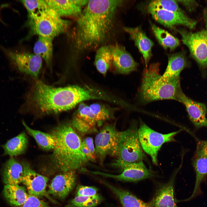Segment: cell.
<instances>
[{"instance_id": "cell-35", "label": "cell", "mask_w": 207, "mask_h": 207, "mask_svg": "<svg viewBox=\"0 0 207 207\" xmlns=\"http://www.w3.org/2000/svg\"><path fill=\"white\" fill-rule=\"evenodd\" d=\"M97 191L94 187L80 185L76 188V196H92L98 194Z\"/></svg>"}, {"instance_id": "cell-22", "label": "cell", "mask_w": 207, "mask_h": 207, "mask_svg": "<svg viewBox=\"0 0 207 207\" xmlns=\"http://www.w3.org/2000/svg\"><path fill=\"white\" fill-rule=\"evenodd\" d=\"M23 168L22 164L13 158L5 163L3 179L6 185H18L22 182Z\"/></svg>"}, {"instance_id": "cell-24", "label": "cell", "mask_w": 207, "mask_h": 207, "mask_svg": "<svg viewBox=\"0 0 207 207\" xmlns=\"http://www.w3.org/2000/svg\"><path fill=\"white\" fill-rule=\"evenodd\" d=\"M3 193L10 204L19 207L24 204L28 195L24 187L18 185H6Z\"/></svg>"}, {"instance_id": "cell-33", "label": "cell", "mask_w": 207, "mask_h": 207, "mask_svg": "<svg viewBox=\"0 0 207 207\" xmlns=\"http://www.w3.org/2000/svg\"><path fill=\"white\" fill-rule=\"evenodd\" d=\"M26 9L28 15L36 13L47 7L45 0H25L20 1Z\"/></svg>"}, {"instance_id": "cell-26", "label": "cell", "mask_w": 207, "mask_h": 207, "mask_svg": "<svg viewBox=\"0 0 207 207\" xmlns=\"http://www.w3.org/2000/svg\"><path fill=\"white\" fill-rule=\"evenodd\" d=\"M53 39L38 36L34 44L33 53L40 56L45 61L47 64H51L53 55Z\"/></svg>"}, {"instance_id": "cell-38", "label": "cell", "mask_w": 207, "mask_h": 207, "mask_svg": "<svg viewBox=\"0 0 207 207\" xmlns=\"http://www.w3.org/2000/svg\"><path fill=\"white\" fill-rule=\"evenodd\" d=\"M82 141L85 144L91 153L96 157L95 149L92 138L89 137H86Z\"/></svg>"}, {"instance_id": "cell-3", "label": "cell", "mask_w": 207, "mask_h": 207, "mask_svg": "<svg viewBox=\"0 0 207 207\" xmlns=\"http://www.w3.org/2000/svg\"><path fill=\"white\" fill-rule=\"evenodd\" d=\"M50 134L55 144L51 157V163L55 170L65 172L83 168L89 161L82 152V141L71 124H60Z\"/></svg>"}, {"instance_id": "cell-14", "label": "cell", "mask_w": 207, "mask_h": 207, "mask_svg": "<svg viewBox=\"0 0 207 207\" xmlns=\"http://www.w3.org/2000/svg\"><path fill=\"white\" fill-rule=\"evenodd\" d=\"M7 55L22 72L34 77L38 76L41 68L42 59L34 53L7 50Z\"/></svg>"}, {"instance_id": "cell-32", "label": "cell", "mask_w": 207, "mask_h": 207, "mask_svg": "<svg viewBox=\"0 0 207 207\" xmlns=\"http://www.w3.org/2000/svg\"><path fill=\"white\" fill-rule=\"evenodd\" d=\"M147 7L162 9L175 12L184 13L179 6L177 0H153L150 2Z\"/></svg>"}, {"instance_id": "cell-27", "label": "cell", "mask_w": 207, "mask_h": 207, "mask_svg": "<svg viewBox=\"0 0 207 207\" xmlns=\"http://www.w3.org/2000/svg\"><path fill=\"white\" fill-rule=\"evenodd\" d=\"M112 56L110 46L104 45L97 50L94 64L98 71L105 75L112 66Z\"/></svg>"}, {"instance_id": "cell-34", "label": "cell", "mask_w": 207, "mask_h": 207, "mask_svg": "<svg viewBox=\"0 0 207 207\" xmlns=\"http://www.w3.org/2000/svg\"><path fill=\"white\" fill-rule=\"evenodd\" d=\"M20 207H50L47 203L37 197L28 194L24 204Z\"/></svg>"}, {"instance_id": "cell-37", "label": "cell", "mask_w": 207, "mask_h": 207, "mask_svg": "<svg viewBox=\"0 0 207 207\" xmlns=\"http://www.w3.org/2000/svg\"><path fill=\"white\" fill-rule=\"evenodd\" d=\"M81 150L89 161L94 162L95 161L96 157L91 152L85 144L82 141L81 145Z\"/></svg>"}, {"instance_id": "cell-1", "label": "cell", "mask_w": 207, "mask_h": 207, "mask_svg": "<svg viewBox=\"0 0 207 207\" xmlns=\"http://www.w3.org/2000/svg\"><path fill=\"white\" fill-rule=\"evenodd\" d=\"M122 0H89L77 18L73 39L75 48L84 51L98 47L110 35Z\"/></svg>"}, {"instance_id": "cell-19", "label": "cell", "mask_w": 207, "mask_h": 207, "mask_svg": "<svg viewBox=\"0 0 207 207\" xmlns=\"http://www.w3.org/2000/svg\"><path fill=\"white\" fill-rule=\"evenodd\" d=\"M177 172L174 174L167 183L158 187L153 198L148 203L149 207H178L175 203L174 189Z\"/></svg>"}, {"instance_id": "cell-13", "label": "cell", "mask_w": 207, "mask_h": 207, "mask_svg": "<svg viewBox=\"0 0 207 207\" xmlns=\"http://www.w3.org/2000/svg\"><path fill=\"white\" fill-rule=\"evenodd\" d=\"M147 11L156 21L170 29L177 25H181L190 29H194L197 21L187 16L185 13H180L160 9L147 7Z\"/></svg>"}, {"instance_id": "cell-9", "label": "cell", "mask_w": 207, "mask_h": 207, "mask_svg": "<svg viewBox=\"0 0 207 207\" xmlns=\"http://www.w3.org/2000/svg\"><path fill=\"white\" fill-rule=\"evenodd\" d=\"M114 165L122 168L121 173L114 175L99 171H91L96 175L113 178L119 181L136 182L151 177L154 173L147 168L143 162L139 163H128L116 160Z\"/></svg>"}, {"instance_id": "cell-17", "label": "cell", "mask_w": 207, "mask_h": 207, "mask_svg": "<svg viewBox=\"0 0 207 207\" xmlns=\"http://www.w3.org/2000/svg\"><path fill=\"white\" fill-rule=\"evenodd\" d=\"M76 170L62 173L56 175L49 185V194L60 199L66 198L74 187Z\"/></svg>"}, {"instance_id": "cell-4", "label": "cell", "mask_w": 207, "mask_h": 207, "mask_svg": "<svg viewBox=\"0 0 207 207\" xmlns=\"http://www.w3.org/2000/svg\"><path fill=\"white\" fill-rule=\"evenodd\" d=\"M159 66V63H153L143 70L138 95L141 103L145 104L158 100H177V93L181 89L180 77L166 81L160 80Z\"/></svg>"}, {"instance_id": "cell-2", "label": "cell", "mask_w": 207, "mask_h": 207, "mask_svg": "<svg viewBox=\"0 0 207 207\" xmlns=\"http://www.w3.org/2000/svg\"><path fill=\"white\" fill-rule=\"evenodd\" d=\"M103 98L101 91L88 86L55 87L37 80L29 92L27 102L30 108L48 114L70 110L84 101Z\"/></svg>"}, {"instance_id": "cell-31", "label": "cell", "mask_w": 207, "mask_h": 207, "mask_svg": "<svg viewBox=\"0 0 207 207\" xmlns=\"http://www.w3.org/2000/svg\"><path fill=\"white\" fill-rule=\"evenodd\" d=\"M89 107L95 115L100 126L104 121L113 117V109L103 104L95 103L91 104Z\"/></svg>"}, {"instance_id": "cell-36", "label": "cell", "mask_w": 207, "mask_h": 207, "mask_svg": "<svg viewBox=\"0 0 207 207\" xmlns=\"http://www.w3.org/2000/svg\"><path fill=\"white\" fill-rule=\"evenodd\" d=\"M177 1L183 5L190 12L195 10L198 5L197 2L195 0H177Z\"/></svg>"}, {"instance_id": "cell-23", "label": "cell", "mask_w": 207, "mask_h": 207, "mask_svg": "<svg viewBox=\"0 0 207 207\" xmlns=\"http://www.w3.org/2000/svg\"><path fill=\"white\" fill-rule=\"evenodd\" d=\"M102 182L118 199L122 207H149L148 203L143 202L129 191L114 187L104 181Z\"/></svg>"}, {"instance_id": "cell-40", "label": "cell", "mask_w": 207, "mask_h": 207, "mask_svg": "<svg viewBox=\"0 0 207 207\" xmlns=\"http://www.w3.org/2000/svg\"><path fill=\"white\" fill-rule=\"evenodd\" d=\"M5 5H2L1 6H0V10L2 8H3V7H4L5 6ZM0 21H2V20H1L0 17Z\"/></svg>"}, {"instance_id": "cell-12", "label": "cell", "mask_w": 207, "mask_h": 207, "mask_svg": "<svg viewBox=\"0 0 207 207\" xmlns=\"http://www.w3.org/2000/svg\"><path fill=\"white\" fill-rule=\"evenodd\" d=\"M195 173V181L192 195L185 201L189 200L200 194L201 185L207 176V141H200L197 143L193 161Z\"/></svg>"}, {"instance_id": "cell-15", "label": "cell", "mask_w": 207, "mask_h": 207, "mask_svg": "<svg viewBox=\"0 0 207 207\" xmlns=\"http://www.w3.org/2000/svg\"><path fill=\"white\" fill-rule=\"evenodd\" d=\"M176 100L185 106L189 118L195 127L207 128V108L204 104L192 100L186 95L181 89L177 93Z\"/></svg>"}, {"instance_id": "cell-28", "label": "cell", "mask_w": 207, "mask_h": 207, "mask_svg": "<svg viewBox=\"0 0 207 207\" xmlns=\"http://www.w3.org/2000/svg\"><path fill=\"white\" fill-rule=\"evenodd\" d=\"M154 34L160 44L165 49L173 50L180 44V41L168 31L150 23Z\"/></svg>"}, {"instance_id": "cell-30", "label": "cell", "mask_w": 207, "mask_h": 207, "mask_svg": "<svg viewBox=\"0 0 207 207\" xmlns=\"http://www.w3.org/2000/svg\"><path fill=\"white\" fill-rule=\"evenodd\" d=\"M99 194L92 196H76L68 205V207H96L102 201Z\"/></svg>"}, {"instance_id": "cell-11", "label": "cell", "mask_w": 207, "mask_h": 207, "mask_svg": "<svg viewBox=\"0 0 207 207\" xmlns=\"http://www.w3.org/2000/svg\"><path fill=\"white\" fill-rule=\"evenodd\" d=\"M22 164L23 168L22 183L26 187L29 194L38 198L45 197L56 203L46 190L48 178L36 172L27 162H23Z\"/></svg>"}, {"instance_id": "cell-18", "label": "cell", "mask_w": 207, "mask_h": 207, "mask_svg": "<svg viewBox=\"0 0 207 207\" xmlns=\"http://www.w3.org/2000/svg\"><path fill=\"white\" fill-rule=\"evenodd\" d=\"M49 7L53 10L61 17L77 18L80 16L83 7L89 0H45Z\"/></svg>"}, {"instance_id": "cell-10", "label": "cell", "mask_w": 207, "mask_h": 207, "mask_svg": "<svg viewBox=\"0 0 207 207\" xmlns=\"http://www.w3.org/2000/svg\"><path fill=\"white\" fill-rule=\"evenodd\" d=\"M120 131L114 126L107 124L96 135L95 140V155L101 162L108 156H116Z\"/></svg>"}, {"instance_id": "cell-6", "label": "cell", "mask_w": 207, "mask_h": 207, "mask_svg": "<svg viewBox=\"0 0 207 207\" xmlns=\"http://www.w3.org/2000/svg\"><path fill=\"white\" fill-rule=\"evenodd\" d=\"M116 156L117 160L126 162H143L145 155L136 126L120 132Z\"/></svg>"}, {"instance_id": "cell-7", "label": "cell", "mask_w": 207, "mask_h": 207, "mask_svg": "<svg viewBox=\"0 0 207 207\" xmlns=\"http://www.w3.org/2000/svg\"><path fill=\"white\" fill-rule=\"evenodd\" d=\"M181 130L163 134L152 129L142 121L138 133L143 150L151 157L153 163L158 165L157 155L162 145L175 141V136Z\"/></svg>"}, {"instance_id": "cell-29", "label": "cell", "mask_w": 207, "mask_h": 207, "mask_svg": "<svg viewBox=\"0 0 207 207\" xmlns=\"http://www.w3.org/2000/svg\"><path fill=\"white\" fill-rule=\"evenodd\" d=\"M22 123L28 133L35 139L42 149L49 150L53 149L55 144V139L50 133H45L33 129L27 126L24 121Z\"/></svg>"}, {"instance_id": "cell-5", "label": "cell", "mask_w": 207, "mask_h": 207, "mask_svg": "<svg viewBox=\"0 0 207 207\" xmlns=\"http://www.w3.org/2000/svg\"><path fill=\"white\" fill-rule=\"evenodd\" d=\"M27 23L31 34L53 39L66 32L70 24L48 6L28 15Z\"/></svg>"}, {"instance_id": "cell-20", "label": "cell", "mask_w": 207, "mask_h": 207, "mask_svg": "<svg viewBox=\"0 0 207 207\" xmlns=\"http://www.w3.org/2000/svg\"><path fill=\"white\" fill-rule=\"evenodd\" d=\"M123 30L134 41L135 46L143 56L145 67H147L152 56L153 42L147 36L140 26L134 28L124 27Z\"/></svg>"}, {"instance_id": "cell-39", "label": "cell", "mask_w": 207, "mask_h": 207, "mask_svg": "<svg viewBox=\"0 0 207 207\" xmlns=\"http://www.w3.org/2000/svg\"><path fill=\"white\" fill-rule=\"evenodd\" d=\"M204 18L206 26V31L207 32V11L205 12L204 13Z\"/></svg>"}, {"instance_id": "cell-25", "label": "cell", "mask_w": 207, "mask_h": 207, "mask_svg": "<svg viewBox=\"0 0 207 207\" xmlns=\"http://www.w3.org/2000/svg\"><path fill=\"white\" fill-rule=\"evenodd\" d=\"M28 139L25 133L23 132L17 136L8 140L2 146L4 154L11 156L23 153L26 150Z\"/></svg>"}, {"instance_id": "cell-21", "label": "cell", "mask_w": 207, "mask_h": 207, "mask_svg": "<svg viewBox=\"0 0 207 207\" xmlns=\"http://www.w3.org/2000/svg\"><path fill=\"white\" fill-rule=\"evenodd\" d=\"M166 68L160 79L162 81L180 77V74L184 68L189 67V62L184 52L174 53L168 55Z\"/></svg>"}, {"instance_id": "cell-16", "label": "cell", "mask_w": 207, "mask_h": 207, "mask_svg": "<svg viewBox=\"0 0 207 207\" xmlns=\"http://www.w3.org/2000/svg\"><path fill=\"white\" fill-rule=\"evenodd\" d=\"M110 47L112 56V65L116 72L125 74L137 70L138 63L124 47L118 44Z\"/></svg>"}, {"instance_id": "cell-8", "label": "cell", "mask_w": 207, "mask_h": 207, "mask_svg": "<svg viewBox=\"0 0 207 207\" xmlns=\"http://www.w3.org/2000/svg\"><path fill=\"white\" fill-rule=\"evenodd\" d=\"M183 43L189 49L190 55L201 68L207 67V32H193L183 29H177Z\"/></svg>"}]
</instances>
